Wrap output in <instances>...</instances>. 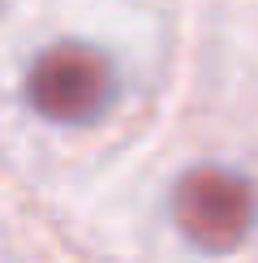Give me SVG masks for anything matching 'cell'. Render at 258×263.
<instances>
[{
  "label": "cell",
  "instance_id": "1",
  "mask_svg": "<svg viewBox=\"0 0 258 263\" xmlns=\"http://www.w3.org/2000/svg\"><path fill=\"white\" fill-rule=\"evenodd\" d=\"M26 95L48 121L78 125L91 121L95 112L112 95V69L99 52L82 48V43H60V48L43 52L26 78Z\"/></svg>",
  "mask_w": 258,
  "mask_h": 263
},
{
  "label": "cell",
  "instance_id": "2",
  "mask_svg": "<svg viewBox=\"0 0 258 263\" xmlns=\"http://www.w3.org/2000/svg\"><path fill=\"white\" fill-rule=\"evenodd\" d=\"M172 216H177L181 233L193 237L207 250H228L245 237L254 220V199L250 185L224 168H198L181 177L172 194Z\"/></svg>",
  "mask_w": 258,
  "mask_h": 263
}]
</instances>
